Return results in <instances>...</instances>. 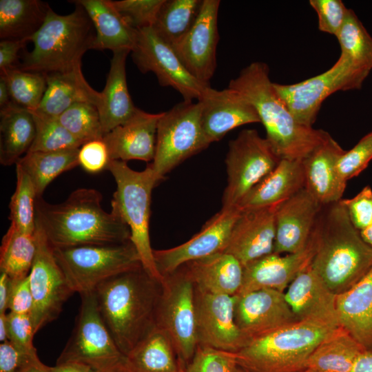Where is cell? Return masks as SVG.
<instances>
[{"mask_svg":"<svg viewBox=\"0 0 372 372\" xmlns=\"http://www.w3.org/2000/svg\"><path fill=\"white\" fill-rule=\"evenodd\" d=\"M311 267L336 296L358 282L372 266V248L340 201L322 205L312 232Z\"/></svg>","mask_w":372,"mask_h":372,"instance_id":"cell-3","label":"cell"},{"mask_svg":"<svg viewBox=\"0 0 372 372\" xmlns=\"http://www.w3.org/2000/svg\"><path fill=\"white\" fill-rule=\"evenodd\" d=\"M349 372H372V351L360 353Z\"/></svg>","mask_w":372,"mask_h":372,"instance_id":"cell-56","label":"cell"},{"mask_svg":"<svg viewBox=\"0 0 372 372\" xmlns=\"http://www.w3.org/2000/svg\"><path fill=\"white\" fill-rule=\"evenodd\" d=\"M353 225L361 231L372 225V189L364 187L356 196L349 199H341Z\"/></svg>","mask_w":372,"mask_h":372,"instance_id":"cell-49","label":"cell"},{"mask_svg":"<svg viewBox=\"0 0 372 372\" xmlns=\"http://www.w3.org/2000/svg\"><path fill=\"white\" fill-rule=\"evenodd\" d=\"M280 160L267 138L261 137L256 130L241 131L229 142L225 158L227 184L223 195L222 208L236 207Z\"/></svg>","mask_w":372,"mask_h":372,"instance_id":"cell-12","label":"cell"},{"mask_svg":"<svg viewBox=\"0 0 372 372\" xmlns=\"http://www.w3.org/2000/svg\"><path fill=\"white\" fill-rule=\"evenodd\" d=\"M85 10L95 30L92 49L132 50L137 30L130 28L112 4L111 0H76Z\"/></svg>","mask_w":372,"mask_h":372,"instance_id":"cell-32","label":"cell"},{"mask_svg":"<svg viewBox=\"0 0 372 372\" xmlns=\"http://www.w3.org/2000/svg\"><path fill=\"white\" fill-rule=\"evenodd\" d=\"M209 144L201 125L200 103L183 101L159 119L155 156L149 165L164 180L165 174Z\"/></svg>","mask_w":372,"mask_h":372,"instance_id":"cell-10","label":"cell"},{"mask_svg":"<svg viewBox=\"0 0 372 372\" xmlns=\"http://www.w3.org/2000/svg\"><path fill=\"white\" fill-rule=\"evenodd\" d=\"M344 152L345 150L330 135L302 160L304 188L322 205L337 203L342 199L347 182L339 175L337 165Z\"/></svg>","mask_w":372,"mask_h":372,"instance_id":"cell-25","label":"cell"},{"mask_svg":"<svg viewBox=\"0 0 372 372\" xmlns=\"http://www.w3.org/2000/svg\"><path fill=\"white\" fill-rule=\"evenodd\" d=\"M8 340L14 345L28 351H37L32 344L36 333L30 315L7 313Z\"/></svg>","mask_w":372,"mask_h":372,"instance_id":"cell-51","label":"cell"},{"mask_svg":"<svg viewBox=\"0 0 372 372\" xmlns=\"http://www.w3.org/2000/svg\"><path fill=\"white\" fill-rule=\"evenodd\" d=\"M161 282L143 267L118 273L93 291L100 316L126 355L156 327Z\"/></svg>","mask_w":372,"mask_h":372,"instance_id":"cell-2","label":"cell"},{"mask_svg":"<svg viewBox=\"0 0 372 372\" xmlns=\"http://www.w3.org/2000/svg\"><path fill=\"white\" fill-rule=\"evenodd\" d=\"M309 4L317 13L318 29L337 37L349 9L341 0H310Z\"/></svg>","mask_w":372,"mask_h":372,"instance_id":"cell-48","label":"cell"},{"mask_svg":"<svg viewBox=\"0 0 372 372\" xmlns=\"http://www.w3.org/2000/svg\"><path fill=\"white\" fill-rule=\"evenodd\" d=\"M17 184L9 204L11 225L26 233L36 229L35 200L37 194L26 172L16 165Z\"/></svg>","mask_w":372,"mask_h":372,"instance_id":"cell-42","label":"cell"},{"mask_svg":"<svg viewBox=\"0 0 372 372\" xmlns=\"http://www.w3.org/2000/svg\"><path fill=\"white\" fill-rule=\"evenodd\" d=\"M203 2V0H164L152 28L173 47L195 23Z\"/></svg>","mask_w":372,"mask_h":372,"instance_id":"cell-39","label":"cell"},{"mask_svg":"<svg viewBox=\"0 0 372 372\" xmlns=\"http://www.w3.org/2000/svg\"><path fill=\"white\" fill-rule=\"evenodd\" d=\"M372 160V131L363 136L350 150L340 158L337 168L341 178L347 182L358 176Z\"/></svg>","mask_w":372,"mask_h":372,"instance_id":"cell-47","label":"cell"},{"mask_svg":"<svg viewBox=\"0 0 372 372\" xmlns=\"http://www.w3.org/2000/svg\"><path fill=\"white\" fill-rule=\"evenodd\" d=\"M322 207L305 188L280 204L276 211L273 253L293 254L305 248Z\"/></svg>","mask_w":372,"mask_h":372,"instance_id":"cell-21","label":"cell"},{"mask_svg":"<svg viewBox=\"0 0 372 372\" xmlns=\"http://www.w3.org/2000/svg\"><path fill=\"white\" fill-rule=\"evenodd\" d=\"M302 160L281 159L277 166L242 198L240 211L278 205L304 188Z\"/></svg>","mask_w":372,"mask_h":372,"instance_id":"cell-27","label":"cell"},{"mask_svg":"<svg viewBox=\"0 0 372 372\" xmlns=\"http://www.w3.org/2000/svg\"><path fill=\"white\" fill-rule=\"evenodd\" d=\"M53 253L75 293L90 292L118 273L143 267L131 240L119 244L55 248Z\"/></svg>","mask_w":372,"mask_h":372,"instance_id":"cell-8","label":"cell"},{"mask_svg":"<svg viewBox=\"0 0 372 372\" xmlns=\"http://www.w3.org/2000/svg\"><path fill=\"white\" fill-rule=\"evenodd\" d=\"M285 296L298 320L314 319L338 323L337 296L311 265L291 282L285 291Z\"/></svg>","mask_w":372,"mask_h":372,"instance_id":"cell-26","label":"cell"},{"mask_svg":"<svg viewBox=\"0 0 372 372\" xmlns=\"http://www.w3.org/2000/svg\"><path fill=\"white\" fill-rule=\"evenodd\" d=\"M12 280L4 272L0 274V313H6L8 309V302L12 289Z\"/></svg>","mask_w":372,"mask_h":372,"instance_id":"cell-55","label":"cell"},{"mask_svg":"<svg viewBox=\"0 0 372 372\" xmlns=\"http://www.w3.org/2000/svg\"><path fill=\"white\" fill-rule=\"evenodd\" d=\"M125 369L129 372H184L168 335L156 327L125 355Z\"/></svg>","mask_w":372,"mask_h":372,"instance_id":"cell-33","label":"cell"},{"mask_svg":"<svg viewBox=\"0 0 372 372\" xmlns=\"http://www.w3.org/2000/svg\"><path fill=\"white\" fill-rule=\"evenodd\" d=\"M37 250V235L10 225L0 247V269L12 281L27 277Z\"/></svg>","mask_w":372,"mask_h":372,"instance_id":"cell-38","label":"cell"},{"mask_svg":"<svg viewBox=\"0 0 372 372\" xmlns=\"http://www.w3.org/2000/svg\"><path fill=\"white\" fill-rule=\"evenodd\" d=\"M234 372H248V371L237 365L234 370Z\"/></svg>","mask_w":372,"mask_h":372,"instance_id":"cell-62","label":"cell"},{"mask_svg":"<svg viewBox=\"0 0 372 372\" xmlns=\"http://www.w3.org/2000/svg\"><path fill=\"white\" fill-rule=\"evenodd\" d=\"M35 232L37 250L28 276L34 301L30 316L37 333L57 318L64 302L74 292L44 234L37 226Z\"/></svg>","mask_w":372,"mask_h":372,"instance_id":"cell-15","label":"cell"},{"mask_svg":"<svg viewBox=\"0 0 372 372\" xmlns=\"http://www.w3.org/2000/svg\"><path fill=\"white\" fill-rule=\"evenodd\" d=\"M79 148L51 152H28L17 164L30 177L35 189L37 198H39L42 197L46 187L55 178L79 165Z\"/></svg>","mask_w":372,"mask_h":372,"instance_id":"cell-37","label":"cell"},{"mask_svg":"<svg viewBox=\"0 0 372 372\" xmlns=\"http://www.w3.org/2000/svg\"><path fill=\"white\" fill-rule=\"evenodd\" d=\"M278 205L241 211L222 252L234 256L243 267L273 253Z\"/></svg>","mask_w":372,"mask_h":372,"instance_id":"cell-20","label":"cell"},{"mask_svg":"<svg viewBox=\"0 0 372 372\" xmlns=\"http://www.w3.org/2000/svg\"><path fill=\"white\" fill-rule=\"evenodd\" d=\"M340 325L337 322L302 320L250 340L234 353L248 372H302L318 344Z\"/></svg>","mask_w":372,"mask_h":372,"instance_id":"cell-6","label":"cell"},{"mask_svg":"<svg viewBox=\"0 0 372 372\" xmlns=\"http://www.w3.org/2000/svg\"><path fill=\"white\" fill-rule=\"evenodd\" d=\"M80 296L74 328L56 364L76 363L94 372H114L124 366L125 355L100 316L94 291Z\"/></svg>","mask_w":372,"mask_h":372,"instance_id":"cell-9","label":"cell"},{"mask_svg":"<svg viewBox=\"0 0 372 372\" xmlns=\"http://www.w3.org/2000/svg\"><path fill=\"white\" fill-rule=\"evenodd\" d=\"M38 358L37 351L19 348L9 340L0 344V372H17L28 362Z\"/></svg>","mask_w":372,"mask_h":372,"instance_id":"cell-52","label":"cell"},{"mask_svg":"<svg viewBox=\"0 0 372 372\" xmlns=\"http://www.w3.org/2000/svg\"><path fill=\"white\" fill-rule=\"evenodd\" d=\"M163 277L156 327L170 338L185 368L198 346L195 285L183 266Z\"/></svg>","mask_w":372,"mask_h":372,"instance_id":"cell-11","label":"cell"},{"mask_svg":"<svg viewBox=\"0 0 372 372\" xmlns=\"http://www.w3.org/2000/svg\"><path fill=\"white\" fill-rule=\"evenodd\" d=\"M50 10L48 3L39 0H0L1 39L30 41Z\"/></svg>","mask_w":372,"mask_h":372,"instance_id":"cell-35","label":"cell"},{"mask_svg":"<svg viewBox=\"0 0 372 372\" xmlns=\"http://www.w3.org/2000/svg\"><path fill=\"white\" fill-rule=\"evenodd\" d=\"M219 0H203L200 14L188 33L172 47L187 71L198 81L209 84L216 67L219 40Z\"/></svg>","mask_w":372,"mask_h":372,"instance_id":"cell-18","label":"cell"},{"mask_svg":"<svg viewBox=\"0 0 372 372\" xmlns=\"http://www.w3.org/2000/svg\"><path fill=\"white\" fill-rule=\"evenodd\" d=\"M228 87L255 107L266 130V138L280 159L303 160L330 136L295 120L277 94L265 63H250L230 81Z\"/></svg>","mask_w":372,"mask_h":372,"instance_id":"cell-4","label":"cell"},{"mask_svg":"<svg viewBox=\"0 0 372 372\" xmlns=\"http://www.w3.org/2000/svg\"><path fill=\"white\" fill-rule=\"evenodd\" d=\"M198 101L201 107L203 130L209 143L219 141L239 126L260 123L255 107L229 87L217 90L210 86Z\"/></svg>","mask_w":372,"mask_h":372,"instance_id":"cell-22","label":"cell"},{"mask_svg":"<svg viewBox=\"0 0 372 372\" xmlns=\"http://www.w3.org/2000/svg\"><path fill=\"white\" fill-rule=\"evenodd\" d=\"M61 124L83 145L103 139L104 136L99 110L93 104L76 103L57 117Z\"/></svg>","mask_w":372,"mask_h":372,"instance_id":"cell-43","label":"cell"},{"mask_svg":"<svg viewBox=\"0 0 372 372\" xmlns=\"http://www.w3.org/2000/svg\"><path fill=\"white\" fill-rule=\"evenodd\" d=\"M78 159L79 165L91 174L107 169L111 161L103 139L91 141L82 145L79 150Z\"/></svg>","mask_w":372,"mask_h":372,"instance_id":"cell-50","label":"cell"},{"mask_svg":"<svg viewBox=\"0 0 372 372\" xmlns=\"http://www.w3.org/2000/svg\"><path fill=\"white\" fill-rule=\"evenodd\" d=\"M36 134L31 112L12 103L0 110V163L17 164L30 150Z\"/></svg>","mask_w":372,"mask_h":372,"instance_id":"cell-34","label":"cell"},{"mask_svg":"<svg viewBox=\"0 0 372 372\" xmlns=\"http://www.w3.org/2000/svg\"><path fill=\"white\" fill-rule=\"evenodd\" d=\"M12 103L7 81L3 76L0 75V110L5 109Z\"/></svg>","mask_w":372,"mask_h":372,"instance_id":"cell-58","label":"cell"},{"mask_svg":"<svg viewBox=\"0 0 372 372\" xmlns=\"http://www.w3.org/2000/svg\"><path fill=\"white\" fill-rule=\"evenodd\" d=\"M336 38L340 46V55L365 80L372 70V37L353 10L349 9Z\"/></svg>","mask_w":372,"mask_h":372,"instance_id":"cell-40","label":"cell"},{"mask_svg":"<svg viewBox=\"0 0 372 372\" xmlns=\"http://www.w3.org/2000/svg\"><path fill=\"white\" fill-rule=\"evenodd\" d=\"M0 75L7 81L12 103L29 110L39 107L47 87L44 74L13 68Z\"/></svg>","mask_w":372,"mask_h":372,"instance_id":"cell-41","label":"cell"},{"mask_svg":"<svg viewBox=\"0 0 372 372\" xmlns=\"http://www.w3.org/2000/svg\"><path fill=\"white\" fill-rule=\"evenodd\" d=\"M236 299V295L209 293L196 289L198 345L236 353L247 344L249 340L235 321Z\"/></svg>","mask_w":372,"mask_h":372,"instance_id":"cell-16","label":"cell"},{"mask_svg":"<svg viewBox=\"0 0 372 372\" xmlns=\"http://www.w3.org/2000/svg\"><path fill=\"white\" fill-rule=\"evenodd\" d=\"M131 52L141 72H153L161 86L172 87L182 95L184 101H198L210 87L187 71L172 47L152 28L137 30L136 41Z\"/></svg>","mask_w":372,"mask_h":372,"instance_id":"cell-14","label":"cell"},{"mask_svg":"<svg viewBox=\"0 0 372 372\" xmlns=\"http://www.w3.org/2000/svg\"><path fill=\"white\" fill-rule=\"evenodd\" d=\"M240 213L237 207L222 208L187 242L167 249H154V261L160 273L164 276L189 262L222 252Z\"/></svg>","mask_w":372,"mask_h":372,"instance_id":"cell-17","label":"cell"},{"mask_svg":"<svg viewBox=\"0 0 372 372\" xmlns=\"http://www.w3.org/2000/svg\"><path fill=\"white\" fill-rule=\"evenodd\" d=\"M359 231L363 240L372 248V225Z\"/></svg>","mask_w":372,"mask_h":372,"instance_id":"cell-61","label":"cell"},{"mask_svg":"<svg viewBox=\"0 0 372 372\" xmlns=\"http://www.w3.org/2000/svg\"><path fill=\"white\" fill-rule=\"evenodd\" d=\"M234 353L198 345L184 372H234Z\"/></svg>","mask_w":372,"mask_h":372,"instance_id":"cell-46","label":"cell"},{"mask_svg":"<svg viewBox=\"0 0 372 372\" xmlns=\"http://www.w3.org/2000/svg\"><path fill=\"white\" fill-rule=\"evenodd\" d=\"M8 340V325L7 313H0V341Z\"/></svg>","mask_w":372,"mask_h":372,"instance_id":"cell-60","label":"cell"},{"mask_svg":"<svg viewBox=\"0 0 372 372\" xmlns=\"http://www.w3.org/2000/svg\"><path fill=\"white\" fill-rule=\"evenodd\" d=\"M182 266L195 288L203 292L235 296L242 284L243 266L234 256L225 252L216 253Z\"/></svg>","mask_w":372,"mask_h":372,"instance_id":"cell-30","label":"cell"},{"mask_svg":"<svg viewBox=\"0 0 372 372\" xmlns=\"http://www.w3.org/2000/svg\"><path fill=\"white\" fill-rule=\"evenodd\" d=\"M47 87L43 99L35 110L45 115L57 118L70 106L79 103H91L98 107L101 92L94 90L87 82L81 67L64 72L45 74Z\"/></svg>","mask_w":372,"mask_h":372,"instance_id":"cell-31","label":"cell"},{"mask_svg":"<svg viewBox=\"0 0 372 372\" xmlns=\"http://www.w3.org/2000/svg\"><path fill=\"white\" fill-rule=\"evenodd\" d=\"M130 50L113 52L98 110L103 134L127 122L137 112L127 88L125 62Z\"/></svg>","mask_w":372,"mask_h":372,"instance_id":"cell-29","label":"cell"},{"mask_svg":"<svg viewBox=\"0 0 372 372\" xmlns=\"http://www.w3.org/2000/svg\"><path fill=\"white\" fill-rule=\"evenodd\" d=\"M364 81L340 55L333 65L322 74L293 84L273 83V87L295 120L312 127L327 97L338 91L359 90Z\"/></svg>","mask_w":372,"mask_h":372,"instance_id":"cell-13","label":"cell"},{"mask_svg":"<svg viewBox=\"0 0 372 372\" xmlns=\"http://www.w3.org/2000/svg\"><path fill=\"white\" fill-rule=\"evenodd\" d=\"M302 372H313V371H310L309 369H305V370L302 371Z\"/></svg>","mask_w":372,"mask_h":372,"instance_id":"cell-64","label":"cell"},{"mask_svg":"<svg viewBox=\"0 0 372 372\" xmlns=\"http://www.w3.org/2000/svg\"><path fill=\"white\" fill-rule=\"evenodd\" d=\"M51 372H94L90 368L76 364V363H63L56 364L54 366L51 367Z\"/></svg>","mask_w":372,"mask_h":372,"instance_id":"cell-57","label":"cell"},{"mask_svg":"<svg viewBox=\"0 0 372 372\" xmlns=\"http://www.w3.org/2000/svg\"><path fill=\"white\" fill-rule=\"evenodd\" d=\"M111 2L127 25L135 30H139L153 26L164 0H121Z\"/></svg>","mask_w":372,"mask_h":372,"instance_id":"cell-45","label":"cell"},{"mask_svg":"<svg viewBox=\"0 0 372 372\" xmlns=\"http://www.w3.org/2000/svg\"><path fill=\"white\" fill-rule=\"evenodd\" d=\"M339 325L372 351V266L354 286L336 296Z\"/></svg>","mask_w":372,"mask_h":372,"instance_id":"cell-28","label":"cell"},{"mask_svg":"<svg viewBox=\"0 0 372 372\" xmlns=\"http://www.w3.org/2000/svg\"><path fill=\"white\" fill-rule=\"evenodd\" d=\"M314 253L311 234L307 245L298 252L285 256L273 252L249 263L243 267L242 284L237 294L267 289L285 292L297 276L311 265Z\"/></svg>","mask_w":372,"mask_h":372,"instance_id":"cell-23","label":"cell"},{"mask_svg":"<svg viewBox=\"0 0 372 372\" xmlns=\"http://www.w3.org/2000/svg\"><path fill=\"white\" fill-rule=\"evenodd\" d=\"M114 372H129L125 367V366Z\"/></svg>","mask_w":372,"mask_h":372,"instance_id":"cell-63","label":"cell"},{"mask_svg":"<svg viewBox=\"0 0 372 372\" xmlns=\"http://www.w3.org/2000/svg\"><path fill=\"white\" fill-rule=\"evenodd\" d=\"M8 302L10 312L30 315L33 309V296L30 288L29 276L12 281Z\"/></svg>","mask_w":372,"mask_h":372,"instance_id":"cell-53","label":"cell"},{"mask_svg":"<svg viewBox=\"0 0 372 372\" xmlns=\"http://www.w3.org/2000/svg\"><path fill=\"white\" fill-rule=\"evenodd\" d=\"M29 39L9 40L0 41V72L17 68L19 65V54L23 51Z\"/></svg>","mask_w":372,"mask_h":372,"instance_id":"cell-54","label":"cell"},{"mask_svg":"<svg viewBox=\"0 0 372 372\" xmlns=\"http://www.w3.org/2000/svg\"><path fill=\"white\" fill-rule=\"evenodd\" d=\"M107 169L116 183L111 201V211L128 226L130 240L138 251L143 267L152 277L162 282L164 277L156 266L149 225L152 190L163 180L149 164L144 170L138 172L131 169L125 161H110Z\"/></svg>","mask_w":372,"mask_h":372,"instance_id":"cell-7","label":"cell"},{"mask_svg":"<svg viewBox=\"0 0 372 372\" xmlns=\"http://www.w3.org/2000/svg\"><path fill=\"white\" fill-rule=\"evenodd\" d=\"M33 116L36 134L28 152H51L80 148L83 145L76 139L56 117L30 110Z\"/></svg>","mask_w":372,"mask_h":372,"instance_id":"cell-44","label":"cell"},{"mask_svg":"<svg viewBox=\"0 0 372 372\" xmlns=\"http://www.w3.org/2000/svg\"><path fill=\"white\" fill-rule=\"evenodd\" d=\"M17 372H51V367L41 362L38 357L28 362Z\"/></svg>","mask_w":372,"mask_h":372,"instance_id":"cell-59","label":"cell"},{"mask_svg":"<svg viewBox=\"0 0 372 372\" xmlns=\"http://www.w3.org/2000/svg\"><path fill=\"white\" fill-rule=\"evenodd\" d=\"M236 296L235 321L249 342L298 321L285 292L267 289Z\"/></svg>","mask_w":372,"mask_h":372,"instance_id":"cell-19","label":"cell"},{"mask_svg":"<svg viewBox=\"0 0 372 372\" xmlns=\"http://www.w3.org/2000/svg\"><path fill=\"white\" fill-rule=\"evenodd\" d=\"M73 3L74 10L65 15L51 8L41 27L30 39L32 50H23L18 69L48 74L81 67L82 56L92 49L95 30L84 8Z\"/></svg>","mask_w":372,"mask_h":372,"instance_id":"cell-5","label":"cell"},{"mask_svg":"<svg viewBox=\"0 0 372 372\" xmlns=\"http://www.w3.org/2000/svg\"><path fill=\"white\" fill-rule=\"evenodd\" d=\"M163 114L148 113L138 109L127 122L105 134L103 140L107 145L110 160L153 161L157 125Z\"/></svg>","mask_w":372,"mask_h":372,"instance_id":"cell-24","label":"cell"},{"mask_svg":"<svg viewBox=\"0 0 372 372\" xmlns=\"http://www.w3.org/2000/svg\"><path fill=\"white\" fill-rule=\"evenodd\" d=\"M102 198L98 190L90 188L76 189L59 204L37 198L36 226L53 249L130 241L128 226L112 211L103 209Z\"/></svg>","mask_w":372,"mask_h":372,"instance_id":"cell-1","label":"cell"},{"mask_svg":"<svg viewBox=\"0 0 372 372\" xmlns=\"http://www.w3.org/2000/svg\"><path fill=\"white\" fill-rule=\"evenodd\" d=\"M365 348L339 326L309 357L306 369L313 372H349Z\"/></svg>","mask_w":372,"mask_h":372,"instance_id":"cell-36","label":"cell"}]
</instances>
